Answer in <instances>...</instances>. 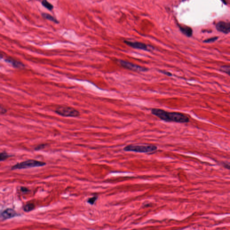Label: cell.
<instances>
[{
    "mask_svg": "<svg viewBox=\"0 0 230 230\" xmlns=\"http://www.w3.org/2000/svg\"><path fill=\"white\" fill-rule=\"evenodd\" d=\"M21 191L22 193H29V190L28 188L24 187H21Z\"/></svg>",
    "mask_w": 230,
    "mask_h": 230,
    "instance_id": "d6986e66",
    "label": "cell"
},
{
    "mask_svg": "<svg viewBox=\"0 0 230 230\" xmlns=\"http://www.w3.org/2000/svg\"><path fill=\"white\" fill-rule=\"evenodd\" d=\"M5 60L7 62L10 63L15 68H22L25 67V65L22 62L12 58H7L5 59Z\"/></svg>",
    "mask_w": 230,
    "mask_h": 230,
    "instance_id": "9c48e42d",
    "label": "cell"
},
{
    "mask_svg": "<svg viewBox=\"0 0 230 230\" xmlns=\"http://www.w3.org/2000/svg\"><path fill=\"white\" fill-rule=\"evenodd\" d=\"M151 112L160 120L167 122L185 123H188L190 121L189 118L182 113L168 112L158 108H153Z\"/></svg>",
    "mask_w": 230,
    "mask_h": 230,
    "instance_id": "6da1fadb",
    "label": "cell"
},
{
    "mask_svg": "<svg viewBox=\"0 0 230 230\" xmlns=\"http://www.w3.org/2000/svg\"><path fill=\"white\" fill-rule=\"evenodd\" d=\"M42 16L43 18H46V19H48V20H50V21H52V22H54V23L58 24L59 23L58 20L54 18V17L51 15H49V14H47V13H42Z\"/></svg>",
    "mask_w": 230,
    "mask_h": 230,
    "instance_id": "8fae6325",
    "label": "cell"
},
{
    "mask_svg": "<svg viewBox=\"0 0 230 230\" xmlns=\"http://www.w3.org/2000/svg\"><path fill=\"white\" fill-rule=\"evenodd\" d=\"M180 29L183 34L187 37H191L193 35V30L187 26H180Z\"/></svg>",
    "mask_w": 230,
    "mask_h": 230,
    "instance_id": "30bf717a",
    "label": "cell"
},
{
    "mask_svg": "<svg viewBox=\"0 0 230 230\" xmlns=\"http://www.w3.org/2000/svg\"><path fill=\"white\" fill-rule=\"evenodd\" d=\"M11 155H10L8 153L6 152H1L0 153V162L4 161L7 159L11 157Z\"/></svg>",
    "mask_w": 230,
    "mask_h": 230,
    "instance_id": "5bb4252c",
    "label": "cell"
},
{
    "mask_svg": "<svg viewBox=\"0 0 230 230\" xmlns=\"http://www.w3.org/2000/svg\"><path fill=\"white\" fill-rule=\"evenodd\" d=\"M223 165L226 168L228 169V170L230 169V165H229V163H223Z\"/></svg>",
    "mask_w": 230,
    "mask_h": 230,
    "instance_id": "7402d4cb",
    "label": "cell"
},
{
    "mask_svg": "<svg viewBox=\"0 0 230 230\" xmlns=\"http://www.w3.org/2000/svg\"><path fill=\"white\" fill-rule=\"evenodd\" d=\"M35 205L33 204L29 203L26 204L24 207V210L26 212H30L34 209Z\"/></svg>",
    "mask_w": 230,
    "mask_h": 230,
    "instance_id": "7c38bea8",
    "label": "cell"
},
{
    "mask_svg": "<svg viewBox=\"0 0 230 230\" xmlns=\"http://www.w3.org/2000/svg\"><path fill=\"white\" fill-rule=\"evenodd\" d=\"M7 112V110L5 108L0 106V112L2 113H5Z\"/></svg>",
    "mask_w": 230,
    "mask_h": 230,
    "instance_id": "44dd1931",
    "label": "cell"
},
{
    "mask_svg": "<svg viewBox=\"0 0 230 230\" xmlns=\"http://www.w3.org/2000/svg\"><path fill=\"white\" fill-rule=\"evenodd\" d=\"M126 151H133L138 153H149L156 151L157 150V147L155 145H131L126 146L123 149Z\"/></svg>",
    "mask_w": 230,
    "mask_h": 230,
    "instance_id": "7a4b0ae2",
    "label": "cell"
},
{
    "mask_svg": "<svg viewBox=\"0 0 230 230\" xmlns=\"http://www.w3.org/2000/svg\"><path fill=\"white\" fill-rule=\"evenodd\" d=\"M160 73H162L168 76H172V74L171 73H170V72H167V71H160Z\"/></svg>",
    "mask_w": 230,
    "mask_h": 230,
    "instance_id": "ffe728a7",
    "label": "cell"
},
{
    "mask_svg": "<svg viewBox=\"0 0 230 230\" xmlns=\"http://www.w3.org/2000/svg\"><path fill=\"white\" fill-rule=\"evenodd\" d=\"M118 62L123 68L135 72H146L148 70V69L145 67H142L123 60H119Z\"/></svg>",
    "mask_w": 230,
    "mask_h": 230,
    "instance_id": "5b68a950",
    "label": "cell"
},
{
    "mask_svg": "<svg viewBox=\"0 0 230 230\" xmlns=\"http://www.w3.org/2000/svg\"><path fill=\"white\" fill-rule=\"evenodd\" d=\"M46 163L44 162H40L34 159H29L22 162L18 163L12 166L11 170H20V169H28L34 167H41L45 166Z\"/></svg>",
    "mask_w": 230,
    "mask_h": 230,
    "instance_id": "3957f363",
    "label": "cell"
},
{
    "mask_svg": "<svg viewBox=\"0 0 230 230\" xmlns=\"http://www.w3.org/2000/svg\"><path fill=\"white\" fill-rule=\"evenodd\" d=\"M220 71H222V72H224V73L229 75L230 72V66L229 65H224V66H222L220 68Z\"/></svg>",
    "mask_w": 230,
    "mask_h": 230,
    "instance_id": "9a60e30c",
    "label": "cell"
},
{
    "mask_svg": "<svg viewBox=\"0 0 230 230\" xmlns=\"http://www.w3.org/2000/svg\"><path fill=\"white\" fill-rule=\"evenodd\" d=\"M42 5L43 6H44L46 8H47V9L49 10H52L53 9L54 7L52 4L49 3L47 0H43L42 2Z\"/></svg>",
    "mask_w": 230,
    "mask_h": 230,
    "instance_id": "4fadbf2b",
    "label": "cell"
},
{
    "mask_svg": "<svg viewBox=\"0 0 230 230\" xmlns=\"http://www.w3.org/2000/svg\"><path fill=\"white\" fill-rule=\"evenodd\" d=\"M55 112L62 117L76 118L80 115V112L78 110L69 107H60L55 110Z\"/></svg>",
    "mask_w": 230,
    "mask_h": 230,
    "instance_id": "277c9868",
    "label": "cell"
},
{
    "mask_svg": "<svg viewBox=\"0 0 230 230\" xmlns=\"http://www.w3.org/2000/svg\"><path fill=\"white\" fill-rule=\"evenodd\" d=\"M216 27L217 29L220 32L225 34H228L230 32V26L229 23L221 21L218 23L216 25Z\"/></svg>",
    "mask_w": 230,
    "mask_h": 230,
    "instance_id": "ba28073f",
    "label": "cell"
},
{
    "mask_svg": "<svg viewBox=\"0 0 230 230\" xmlns=\"http://www.w3.org/2000/svg\"><path fill=\"white\" fill-rule=\"evenodd\" d=\"M98 196L97 195H95V196H93V197L89 198L87 200V202L90 204L91 205H93V204H95V203L96 201L97 200H98Z\"/></svg>",
    "mask_w": 230,
    "mask_h": 230,
    "instance_id": "2e32d148",
    "label": "cell"
},
{
    "mask_svg": "<svg viewBox=\"0 0 230 230\" xmlns=\"http://www.w3.org/2000/svg\"><path fill=\"white\" fill-rule=\"evenodd\" d=\"M124 42L128 46H129L134 49H140L144 51H148V46L144 43L139 42H131V41L125 40Z\"/></svg>",
    "mask_w": 230,
    "mask_h": 230,
    "instance_id": "52a82bcc",
    "label": "cell"
},
{
    "mask_svg": "<svg viewBox=\"0 0 230 230\" xmlns=\"http://www.w3.org/2000/svg\"><path fill=\"white\" fill-rule=\"evenodd\" d=\"M46 146V144H40V145H38V146H37V147H36V148H35V150L37 151L40 150H41L42 149L44 148Z\"/></svg>",
    "mask_w": 230,
    "mask_h": 230,
    "instance_id": "ac0fdd59",
    "label": "cell"
},
{
    "mask_svg": "<svg viewBox=\"0 0 230 230\" xmlns=\"http://www.w3.org/2000/svg\"><path fill=\"white\" fill-rule=\"evenodd\" d=\"M3 59V56L1 54H0V59Z\"/></svg>",
    "mask_w": 230,
    "mask_h": 230,
    "instance_id": "603a6c76",
    "label": "cell"
},
{
    "mask_svg": "<svg viewBox=\"0 0 230 230\" xmlns=\"http://www.w3.org/2000/svg\"><path fill=\"white\" fill-rule=\"evenodd\" d=\"M18 215L16 212L13 209H7L2 213H0V218L3 220H7L17 216Z\"/></svg>",
    "mask_w": 230,
    "mask_h": 230,
    "instance_id": "8992f818",
    "label": "cell"
},
{
    "mask_svg": "<svg viewBox=\"0 0 230 230\" xmlns=\"http://www.w3.org/2000/svg\"><path fill=\"white\" fill-rule=\"evenodd\" d=\"M218 39V37H214L210 38L208 39L205 40L204 41L205 43H211V42H215Z\"/></svg>",
    "mask_w": 230,
    "mask_h": 230,
    "instance_id": "e0dca14e",
    "label": "cell"
}]
</instances>
